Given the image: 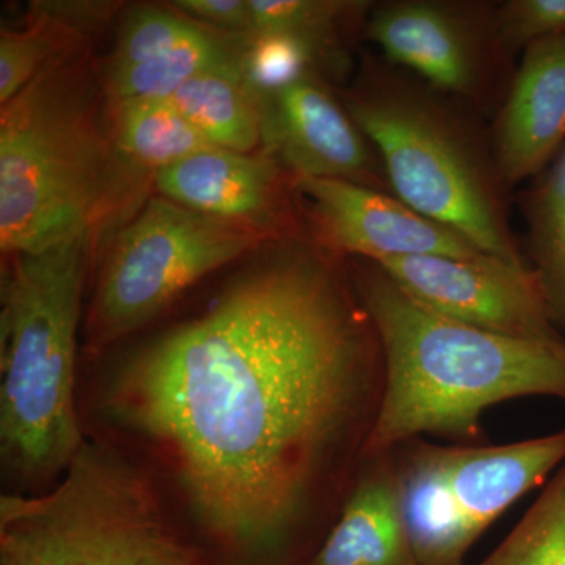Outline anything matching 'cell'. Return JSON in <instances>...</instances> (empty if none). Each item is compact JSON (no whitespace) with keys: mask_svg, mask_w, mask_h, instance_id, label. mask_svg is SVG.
I'll list each match as a JSON object with an SVG mask.
<instances>
[{"mask_svg":"<svg viewBox=\"0 0 565 565\" xmlns=\"http://www.w3.org/2000/svg\"><path fill=\"white\" fill-rule=\"evenodd\" d=\"M248 36L206 31L184 41L154 61L118 71H104L110 102L131 98H169L181 85L206 73L244 76Z\"/></svg>","mask_w":565,"mask_h":565,"instance_id":"e0dca14e","label":"cell"},{"mask_svg":"<svg viewBox=\"0 0 565 565\" xmlns=\"http://www.w3.org/2000/svg\"><path fill=\"white\" fill-rule=\"evenodd\" d=\"M313 565H418L393 449L364 459Z\"/></svg>","mask_w":565,"mask_h":565,"instance_id":"5bb4252c","label":"cell"},{"mask_svg":"<svg viewBox=\"0 0 565 565\" xmlns=\"http://www.w3.org/2000/svg\"><path fill=\"white\" fill-rule=\"evenodd\" d=\"M498 32L511 57L565 33V0H508L497 11Z\"/></svg>","mask_w":565,"mask_h":565,"instance_id":"484cf974","label":"cell"},{"mask_svg":"<svg viewBox=\"0 0 565 565\" xmlns=\"http://www.w3.org/2000/svg\"><path fill=\"white\" fill-rule=\"evenodd\" d=\"M344 106L381 154L397 199L487 255L527 263L509 222L492 137L473 109L385 58L364 63Z\"/></svg>","mask_w":565,"mask_h":565,"instance_id":"5b68a950","label":"cell"},{"mask_svg":"<svg viewBox=\"0 0 565 565\" xmlns=\"http://www.w3.org/2000/svg\"><path fill=\"white\" fill-rule=\"evenodd\" d=\"M531 266L541 278L553 322L565 337V158L522 195Z\"/></svg>","mask_w":565,"mask_h":565,"instance_id":"44dd1931","label":"cell"},{"mask_svg":"<svg viewBox=\"0 0 565 565\" xmlns=\"http://www.w3.org/2000/svg\"><path fill=\"white\" fill-rule=\"evenodd\" d=\"M564 462L565 429L509 445L448 446L452 492L479 537Z\"/></svg>","mask_w":565,"mask_h":565,"instance_id":"9a60e30c","label":"cell"},{"mask_svg":"<svg viewBox=\"0 0 565 565\" xmlns=\"http://www.w3.org/2000/svg\"><path fill=\"white\" fill-rule=\"evenodd\" d=\"M479 565H565V462L503 544Z\"/></svg>","mask_w":565,"mask_h":565,"instance_id":"7402d4cb","label":"cell"},{"mask_svg":"<svg viewBox=\"0 0 565 565\" xmlns=\"http://www.w3.org/2000/svg\"><path fill=\"white\" fill-rule=\"evenodd\" d=\"M385 356V393L366 457L419 435L481 438L487 408L526 396L565 401V338L522 340L476 329L412 299L370 259H348Z\"/></svg>","mask_w":565,"mask_h":565,"instance_id":"3957f363","label":"cell"},{"mask_svg":"<svg viewBox=\"0 0 565 565\" xmlns=\"http://www.w3.org/2000/svg\"><path fill=\"white\" fill-rule=\"evenodd\" d=\"M492 150L505 188L541 177L565 143V33L523 52L494 115Z\"/></svg>","mask_w":565,"mask_h":565,"instance_id":"4fadbf2b","label":"cell"},{"mask_svg":"<svg viewBox=\"0 0 565 565\" xmlns=\"http://www.w3.org/2000/svg\"><path fill=\"white\" fill-rule=\"evenodd\" d=\"M117 10L118 3L111 2H33L31 7L32 14L62 22L87 39L107 24Z\"/></svg>","mask_w":565,"mask_h":565,"instance_id":"83f0119b","label":"cell"},{"mask_svg":"<svg viewBox=\"0 0 565 565\" xmlns=\"http://www.w3.org/2000/svg\"><path fill=\"white\" fill-rule=\"evenodd\" d=\"M90 234L3 256L0 285V482L39 494L87 441L79 411L82 329L98 248Z\"/></svg>","mask_w":565,"mask_h":565,"instance_id":"277c9868","label":"cell"},{"mask_svg":"<svg viewBox=\"0 0 565 565\" xmlns=\"http://www.w3.org/2000/svg\"><path fill=\"white\" fill-rule=\"evenodd\" d=\"M81 40H90L71 31L62 22L31 13L22 31H3L0 35V104L13 99L63 51Z\"/></svg>","mask_w":565,"mask_h":565,"instance_id":"603a6c76","label":"cell"},{"mask_svg":"<svg viewBox=\"0 0 565 565\" xmlns=\"http://www.w3.org/2000/svg\"><path fill=\"white\" fill-rule=\"evenodd\" d=\"M311 243L338 258L382 263L412 256L484 253L393 193L322 178H296Z\"/></svg>","mask_w":565,"mask_h":565,"instance_id":"30bf717a","label":"cell"},{"mask_svg":"<svg viewBox=\"0 0 565 565\" xmlns=\"http://www.w3.org/2000/svg\"><path fill=\"white\" fill-rule=\"evenodd\" d=\"M384 393L348 262L305 236L256 252L192 313L82 356L79 411L203 565H313Z\"/></svg>","mask_w":565,"mask_h":565,"instance_id":"6da1fadb","label":"cell"},{"mask_svg":"<svg viewBox=\"0 0 565 565\" xmlns=\"http://www.w3.org/2000/svg\"><path fill=\"white\" fill-rule=\"evenodd\" d=\"M263 145L296 178L393 193L381 154L319 76L264 93ZM394 195V193H393Z\"/></svg>","mask_w":565,"mask_h":565,"instance_id":"7c38bea8","label":"cell"},{"mask_svg":"<svg viewBox=\"0 0 565 565\" xmlns=\"http://www.w3.org/2000/svg\"><path fill=\"white\" fill-rule=\"evenodd\" d=\"M277 244L247 225L166 196L147 202L102 248L88 282L82 356L120 344L170 313L204 278Z\"/></svg>","mask_w":565,"mask_h":565,"instance_id":"52a82bcc","label":"cell"},{"mask_svg":"<svg viewBox=\"0 0 565 565\" xmlns=\"http://www.w3.org/2000/svg\"><path fill=\"white\" fill-rule=\"evenodd\" d=\"M115 147L126 162L151 180L159 170L214 145L178 110L170 98L110 102Z\"/></svg>","mask_w":565,"mask_h":565,"instance_id":"ac0fdd59","label":"cell"},{"mask_svg":"<svg viewBox=\"0 0 565 565\" xmlns=\"http://www.w3.org/2000/svg\"><path fill=\"white\" fill-rule=\"evenodd\" d=\"M412 299L445 318L522 340H564L531 263L471 256H412L377 263Z\"/></svg>","mask_w":565,"mask_h":565,"instance_id":"9c48e42d","label":"cell"},{"mask_svg":"<svg viewBox=\"0 0 565 565\" xmlns=\"http://www.w3.org/2000/svg\"><path fill=\"white\" fill-rule=\"evenodd\" d=\"M152 180L122 159L90 40L52 58L0 110V248L36 253L128 222Z\"/></svg>","mask_w":565,"mask_h":565,"instance_id":"7a4b0ae2","label":"cell"},{"mask_svg":"<svg viewBox=\"0 0 565 565\" xmlns=\"http://www.w3.org/2000/svg\"><path fill=\"white\" fill-rule=\"evenodd\" d=\"M373 7L362 0H250V39L292 36L313 47L330 73H341L349 61V35L364 31Z\"/></svg>","mask_w":565,"mask_h":565,"instance_id":"ffe728a7","label":"cell"},{"mask_svg":"<svg viewBox=\"0 0 565 565\" xmlns=\"http://www.w3.org/2000/svg\"><path fill=\"white\" fill-rule=\"evenodd\" d=\"M206 29L173 7H140L122 21L117 47L104 71L131 68L154 61Z\"/></svg>","mask_w":565,"mask_h":565,"instance_id":"cb8c5ba5","label":"cell"},{"mask_svg":"<svg viewBox=\"0 0 565 565\" xmlns=\"http://www.w3.org/2000/svg\"><path fill=\"white\" fill-rule=\"evenodd\" d=\"M497 11L492 2L392 0L374 3L363 32L385 61L494 117L516 70L498 32Z\"/></svg>","mask_w":565,"mask_h":565,"instance_id":"ba28073f","label":"cell"},{"mask_svg":"<svg viewBox=\"0 0 565 565\" xmlns=\"http://www.w3.org/2000/svg\"><path fill=\"white\" fill-rule=\"evenodd\" d=\"M173 9L214 31L250 39V0H177Z\"/></svg>","mask_w":565,"mask_h":565,"instance_id":"4316f807","label":"cell"},{"mask_svg":"<svg viewBox=\"0 0 565 565\" xmlns=\"http://www.w3.org/2000/svg\"><path fill=\"white\" fill-rule=\"evenodd\" d=\"M158 195L250 226L274 243L307 236L296 177L269 152L211 148L159 170Z\"/></svg>","mask_w":565,"mask_h":565,"instance_id":"8fae6325","label":"cell"},{"mask_svg":"<svg viewBox=\"0 0 565 565\" xmlns=\"http://www.w3.org/2000/svg\"><path fill=\"white\" fill-rule=\"evenodd\" d=\"M393 451L405 526L418 565H463L479 535L452 492L448 446L414 438Z\"/></svg>","mask_w":565,"mask_h":565,"instance_id":"2e32d148","label":"cell"},{"mask_svg":"<svg viewBox=\"0 0 565 565\" xmlns=\"http://www.w3.org/2000/svg\"><path fill=\"white\" fill-rule=\"evenodd\" d=\"M169 98L214 147L237 152L262 148L263 99L244 76L202 74Z\"/></svg>","mask_w":565,"mask_h":565,"instance_id":"d6986e66","label":"cell"},{"mask_svg":"<svg viewBox=\"0 0 565 565\" xmlns=\"http://www.w3.org/2000/svg\"><path fill=\"white\" fill-rule=\"evenodd\" d=\"M0 565H203L136 465L88 440L57 484L0 494Z\"/></svg>","mask_w":565,"mask_h":565,"instance_id":"8992f818","label":"cell"},{"mask_svg":"<svg viewBox=\"0 0 565 565\" xmlns=\"http://www.w3.org/2000/svg\"><path fill=\"white\" fill-rule=\"evenodd\" d=\"M329 71L321 55L303 41L285 35L248 39L244 77L259 95L296 84L305 77Z\"/></svg>","mask_w":565,"mask_h":565,"instance_id":"d4e9b609","label":"cell"}]
</instances>
